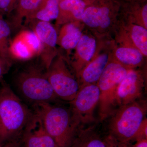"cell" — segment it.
Wrapping results in <instances>:
<instances>
[{
    "instance_id": "cell-16",
    "label": "cell",
    "mask_w": 147,
    "mask_h": 147,
    "mask_svg": "<svg viewBox=\"0 0 147 147\" xmlns=\"http://www.w3.org/2000/svg\"><path fill=\"white\" fill-rule=\"evenodd\" d=\"M86 4L83 0H59L58 22L82 19Z\"/></svg>"
},
{
    "instance_id": "cell-28",
    "label": "cell",
    "mask_w": 147,
    "mask_h": 147,
    "mask_svg": "<svg viewBox=\"0 0 147 147\" xmlns=\"http://www.w3.org/2000/svg\"><path fill=\"white\" fill-rule=\"evenodd\" d=\"M0 147H20V146L18 140H16L8 142L4 144L1 145Z\"/></svg>"
},
{
    "instance_id": "cell-7",
    "label": "cell",
    "mask_w": 147,
    "mask_h": 147,
    "mask_svg": "<svg viewBox=\"0 0 147 147\" xmlns=\"http://www.w3.org/2000/svg\"><path fill=\"white\" fill-rule=\"evenodd\" d=\"M45 74L58 98L71 102L79 91L80 85L63 61H53Z\"/></svg>"
},
{
    "instance_id": "cell-10",
    "label": "cell",
    "mask_w": 147,
    "mask_h": 147,
    "mask_svg": "<svg viewBox=\"0 0 147 147\" xmlns=\"http://www.w3.org/2000/svg\"><path fill=\"white\" fill-rule=\"evenodd\" d=\"M144 83L140 74L129 69L120 83L116 96L117 106L126 105L138 100L142 96Z\"/></svg>"
},
{
    "instance_id": "cell-2",
    "label": "cell",
    "mask_w": 147,
    "mask_h": 147,
    "mask_svg": "<svg viewBox=\"0 0 147 147\" xmlns=\"http://www.w3.org/2000/svg\"><path fill=\"white\" fill-rule=\"evenodd\" d=\"M33 112L42 121L45 130L59 147H69L80 127L74 119L70 109L53 103L32 105Z\"/></svg>"
},
{
    "instance_id": "cell-24",
    "label": "cell",
    "mask_w": 147,
    "mask_h": 147,
    "mask_svg": "<svg viewBox=\"0 0 147 147\" xmlns=\"http://www.w3.org/2000/svg\"><path fill=\"white\" fill-rule=\"evenodd\" d=\"M147 118L144 119L140 127L138 129L134 142L142 139H147Z\"/></svg>"
},
{
    "instance_id": "cell-17",
    "label": "cell",
    "mask_w": 147,
    "mask_h": 147,
    "mask_svg": "<svg viewBox=\"0 0 147 147\" xmlns=\"http://www.w3.org/2000/svg\"><path fill=\"white\" fill-rule=\"evenodd\" d=\"M96 46L95 40L87 35L82 36L76 46L77 54L81 60L76 71L78 76L82 70L83 61L86 62L91 60L95 52Z\"/></svg>"
},
{
    "instance_id": "cell-6",
    "label": "cell",
    "mask_w": 147,
    "mask_h": 147,
    "mask_svg": "<svg viewBox=\"0 0 147 147\" xmlns=\"http://www.w3.org/2000/svg\"><path fill=\"white\" fill-rule=\"evenodd\" d=\"M100 95L97 84L88 85L80 88L69 102L74 119L80 127L94 121V110L99 103Z\"/></svg>"
},
{
    "instance_id": "cell-11",
    "label": "cell",
    "mask_w": 147,
    "mask_h": 147,
    "mask_svg": "<svg viewBox=\"0 0 147 147\" xmlns=\"http://www.w3.org/2000/svg\"><path fill=\"white\" fill-rule=\"evenodd\" d=\"M22 141L25 147H59L34 112L22 134Z\"/></svg>"
},
{
    "instance_id": "cell-9",
    "label": "cell",
    "mask_w": 147,
    "mask_h": 147,
    "mask_svg": "<svg viewBox=\"0 0 147 147\" xmlns=\"http://www.w3.org/2000/svg\"><path fill=\"white\" fill-rule=\"evenodd\" d=\"M40 44L33 31L23 30L9 42V51L10 57L18 60H28L39 55Z\"/></svg>"
},
{
    "instance_id": "cell-8",
    "label": "cell",
    "mask_w": 147,
    "mask_h": 147,
    "mask_svg": "<svg viewBox=\"0 0 147 147\" xmlns=\"http://www.w3.org/2000/svg\"><path fill=\"white\" fill-rule=\"evenodd\" d=\"M32 31L40 44L39 56L42 65L48 69L55 57V47L57 43V34L50 22L33 21Z\"/></svg>"
},
{
    "instance_id": "cell-25",
    "label": "cell",
    "mask_w": 147,
    "mask_h": 147,
    "mask_svg": "<svg viewBox=\"0 0 147 147\" xmlns=\"http://www.w3.org/2000/svg\"><path fill=\"white\" fill-rule=\"evenodd\" d=\"M105 138L107 147H131L129 144L119 142L109 135L105 136Z\"/></svg>"
},
{
    "instance_id": "cell-29",
    "label": "cell",
    "mask_w": 147,
    "mask_h": 147,
    "mask_svg": "<svg viewBox=\"0 0 147 147\" xmlns=\"http://www.w3.org/2000/svg\"><path fill=\"white\" fill-rule=\"evenodd\" d=\"M134 147H147V139H142L136 141Z\"/></svg>"
},
{
    "instance_id": "cell-23",
    "label": "cell",
    "mask_w": 147,
    "mask_h": 147,
    "mask_svg": "<svg viewBox=\"0 0 147 147\" xmlns=\"http://www.w3.org/2000/svg\"><path fill=\"white\" fill-rule=\"evenodd\" d=\"M18 0H0V11L10 13L15 8Z\"/></svg>"
},
{
    "instance_id": "cell-30",
    "label": "cell",
    "mask_w": 147,
    "mask_h": 147,
    "mask_svg": "<svg viewBox=\"0 0 147 147\" xmlns=\"http://www.w3.org/2000/svg\"></svg>"
},
{
    "instance_id": "cell-3",
    "label": "cell",
    "mask_w": 147,
    "mask_h": 147,
    "mask_svg": "<svg viewBox=\"0 0 147 147\" xmlns=\"http://www.w3.org/2000/svg\"><path fill=\"white\" fill-rule=\"evenodd\" d=\"M146 112V103L138 100L120 106L110 115L108 135L119 142L129 144L134 142Z\"/></svg>"
},
{
    "instance_id": "cell-15",
    "label": "cell",
    "mask_w": 147,
    "mask_h": 147,
    "mask_svg": "<svg viewBox=\"0 0 147 147\" xmlns=\"http://www.w3.org/2000/svg\"><path fill=\"white\" fill-rule=\"evenodd\" d=\"M46 0H18L13 10L12 24L15 28L21 26L25 19L27 22L30 18L44 5Z\"/></svg>"
},
{
    "instance_id": "cell-14",
    "label": "cell",
    "mask_w": 147,
    "mask_h": 147,
    "mask_svg": "<svg viewBox=\"0 0 147 147\" xmlns=\"http://www.w3.org/2000/svg\"><path fill=\"white\" fill-rule=\"evenodd\" d=\"M69 147H107L105 137L94 126L81 127Z\"/></svg>"
},
{
    "instance_id": "cell-26",
    "label": "cell",
    "mask_w": 147,
    "mask_h": 147,
    "mask_svg": "<svg viewBox=\"0 0 147 147\" xmlns=\"http://www.w3.org/2000/svg\"><path fill=\"white\" fill-rule=\"evenodd\" d=\"M10 65V61L6 60L0 57V81L8 71Z\"/></svg>"
},
{
    "instance_id": "cell-4",
    "label": "cell",
    "mask_w": 147,
    "mask_h": 147,
    "mask_svg": "<svg viewBox=\"0 0 147 147\" xmlns=\"http://www.w3.org/2000/svg\"><path fill=\"white\" fill-rule=\"evenodd\" d=\"M16 85L21 96L32 105L44 102L53 103L59 99L45 72L37 67H29L19 73L16 77Z\"/></svg>"
},
{
    "instance_id": "cell-12",
    "label": "cell",
    "mask_w": 147,
    "mask_h": 147,
    "mask_svg": "<svg viewBox=\"0 0 147 147\" xmlns=\"http://www.w3.org/2000/svg\"><path fill=\"white\" fill-rule=\"evenodd\" d=\"M101 1L100 4L92 5L86 7L82 20L86 25L92 28H107L110 25V16L114 9L112 3Z\"/></svg>"
},
{
    "instance_id": "cell-5",
    "label": "cell",
    "mask_w": 147,
    "mask_h": 147,
    "mask_svg": "<svg viewBox=\"0 0 147 147\" xmlns=\"http://www.w3.org/2000/svg\"><path fill=\"white\" fill-rule=\"evenodd\" d=\"M127 69L118 63H108L97 83L100 90L99 115L104 120L116 110L117 90L120 83L126 76Z\"/></svg>"
},
{
    "instance_id": "cell-22",
    "label": "cell",
    "mask_w": 147,
    "mask_h": 147,
    "mask_svg": "<svg viewBox=\"0 0 147 147\" xmlns=\"http://www.w3.org/2000/svg\"><path fill=\"white\" fill-rule=\"evenodd\" d=\"M131 37L135 45L143 55H147V30L139 26L133 27L131 31Z\"/></svg>"
},
{
    "instance_id": "cell-13",
    "label": "cell",
    "mask_w": 147,
    "mask_h": 147,
    "mask_svg": "<svg viewBox=\"0 0 147 147\" xmlns=\"http://www.w3.org/2000/svg\"><path fill=\"white\" fill-rule=\"evenodd\" d=\"M108 56L106 54L99 56L88 64L79 73L80 88L90 84H97L98 80L108 63Z\"/></svg>"
},
{
    "instance_id": "cell-27",
    "label": "cell",
    "mask_w": 147,
    "mask_h": 147,
    "mask_svg": "<svg viewBox=\"0 0 147 147\" xmlns=\"http://www.w3.org/2000/svg\"><path fill=\"white\" fill-rule=\"evenodd\" d=\"M142 16L146 28L147 27V5L145 4L142 7Z\"/></svg>"
},
{
    "instance_id": "cell-1",
    "label": "cell",
    "mask_w": 147,
    "mask_h": 147,
    "mask_svg": "<svg viewBox=\"0 0 147 147\" xmlns=\"http://www.w3.org/2000/svg\"><path fill=\"white\" fill-rule=\"evenodd\" d=\"M33 111L7 85L0 89V145L18 140Z\"/></svg>"
},
{
    "instance_id": "cell-18",
    "label": "cell",
    "mask_w": 147,
    "mask_h": 147,
    "mask_svg": "<svg viewBox=\"0 0 147 147\" xmlns=\"http://www.w3.org/2000/svg\"><path fill=\"white\" fill-rule=\"evenodd\" d=\"M82 36L79 29L74 24H69L62 30L57 41L64 49L70 50L76 47Z\"/></svg>"
},
{
    "instance_id": "cell-21",
    "label": "cell",
    "mask_w": 147,
    "mask_h": 147,
    "mask_svg": "<svg viewBox=\"0 0 147 147\" xmlns=\"http://www.w3.org/2000/svg\"><path fill=\"white\" fill-rule=\"evenodd\" d=\"M11 32L10 25L0 15V57L10 62L9 47Z\"/></svg>"
},
{
    "instance_id": "cell-20",
    "label": "cell",
    "mask_w": 147,
    "mask_h": 147,
    "mask_svg": "<svg viewBox=\"0 0 147 147\" xmlns=\"http://www.w3.org/2000/svg\"><path fill=\"white\" fill-rule=\"evenodd\" d=\"M116 56L121 63L129 67L139 65L143 59L142 53L137 49L129 47H120L116 52Z\"/></svg>"
},
{
    "instance_id": "cell-19",
    "label": "cell",
    "mask_w": 147,
    "mask_h": 147,
    "mask_svg": "<svg viewBox=\"0 0 147 147\" xmlns=\"http://www.w3.org/2000/svg\"><path fill=\"white\" fill-rule=\"evenodd\" d=\"M59 0H46L45 3L29 19L28 22L40 21L50 22L58 18Z\"/></svg>"
}]
</instances>
